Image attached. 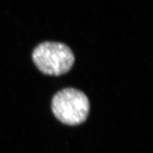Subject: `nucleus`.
<instances>
[{
	"label": "nucleus",
	"mask_w": 153,
	"mask_h": 153,
	"mask_svg": "<svg viewBox=\"0 0 153 153\" xmlns=\"http://www.w3.org/2000/svg\"><path fill=\"white\" fill-rule=\"evenodd\" d=\"M32 59L38 70L46 75L60 76L71 70L74 55L70 48L59 42L40 43L32 53Z\"/></svg>",
	"instance_id": "f257e3e1"
},
{
	"label": "nucleus",
	"mask_w": 153,
	"mask_h": 153,
	"mask_svg": "<svg viewBox=\"0 0 153 153\" xmlns=\"http://www.w3.org/2000/svg\"><path fill=\"white\" fill-rule=\"evenodd\" d=\"M90 110L89 100L85 93L74 88L59 91L52 100L55 116L67 125H79L85 122Z\"/></svg>",
	"instance_id": "f03ea898"
}]
</instances>
